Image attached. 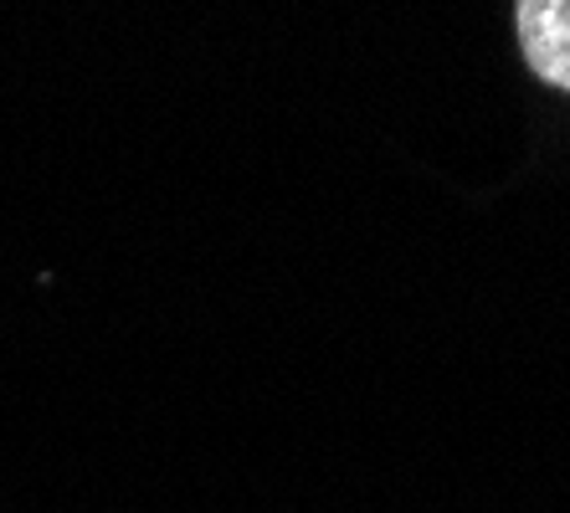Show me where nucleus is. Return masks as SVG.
<instances>
[{
    "instance_id": "obj_1",
    "label": "nucleus",
    "mask_w": 570,
    "mask_h": 513,
    "mask_svg": "<svg viewBox=\"0 0 570 513\" xmlns=\"http://www.w3.org/2000/svg\"><path fill=\"white\" fill-rule=\"evenodd\" d=\"M514 27L534 78L570 92V0H514Z\"/></svg>"
}]
</instances>
